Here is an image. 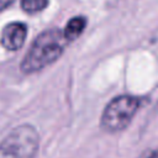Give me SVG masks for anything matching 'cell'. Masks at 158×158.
Listing matches in <instances>:
<instances>
[{"instance_id": "obj_5", "label": "cell", "mask_w": 158, "mask_h": 158, "mask_svg": "<svg viewBox=\"0 0 158 158\" xmlns=\"http://www.w3.org/2000/svg\"><path fill=\"white\" fill-rule=\"evenodd\" d=\"M85 27H86V17H84V16L72 17L67 22V25L64 27V31H63L64 38L67 41L77 40L83 33V31L85 30Z\"/></svg>"}, {"instance_id": "obj_2", "label": "cell", "mask_w": 158, "mask_h": 158, "mask_svg": "<svg viewBox=\"0 0 158 158\" xmlns=\"http://www.w3.org/2000/svg\"><path fill=\"white\" fill-rule=\"evenodd\" d=\"M40 137L31 125H20L12 128L0 142V158H36Z\"/></svg>"}, {"instance_id": "obj_7", "label": "cell", "mask_w": 158, "mask_h": 158, "mask_svg": "<svg viewBox=\"0 0 158 158\" xmlns=\"http://www.w3.org/2000/svg\"><path fill=\"white\" fill-rule=\"evenodd\" d=\"M14 1H15V0H0V11L7 9Z\"/></svg>"}, {"instance_id": "obj_6", "label": "cell", "mask_w": 158, "mask_h": 158, "mask_svg": "<svg viewBox=\"0 0 158 158\" xmlns=\"http://www.w3.org/2000/svg\"><path fill=\"white\" fill-rule=\"evenodd\" d=\"M49 0H20L21 9L26 14H37L43 11L48 6Z\"/></svg>"}, {"instance_id": "obj_4", "label": "cell", "mask_w": 158, "mask_h": 158, "mask_svg": "<svg viewBox=\"0 0 158 158\" xmlns=\"http://www.w3.org/2000/svg\"><path fill=\"white\" fill-rule=\"evenodd\" d=\"M27 26L23 22L7 23L0 35V44L7 51H19L26 40Z\"/></svg>"}, {"instance_id": "obj_3", "label": "cell", "mask_w": 158, "mask_h": 158, "mask_svg": "<svg viewBox=\"0 0 158 158\" xmlns=\"http://www.w3.org/2000/svg\"><path fill=\"white\" fill-rule=\"evenodd\" d=\"M141 104V99L132 95H120L114 98L102 111L100 118L101 128L107 132L122 131L131 123Z\"/></svg>"}, {"instance_id": "obj_8", "label": "cell", "mask_w": 158, "mask_h": 158, "mask_svg": "<svg viewBox=\"0 0 158 158\" xmlns=\"http://www.w3.org/2000/svg\"><path fill=\"white\" fill-rule=\"evenodd\" d=\"M146 158H158V151H156V152H153V153H151L148 157H146Z\"/></svg>"}, {"instance_id": "obj_1", "label": "cell", "mask_w": 158, "mask_h": 158, "mask_svg": "<svg viewBox=\"0 0 158 158\" xmlns=\"http://www.w3.org/2000/svg\"><path fill=\"white\" fill-rule=\"evenodd\" d=\"M68 41L64 38L63 31L49 28L41 32L20 63V70L25 74L40 72L51 65L63 54Z\"/></svg>"}]
</instances>
